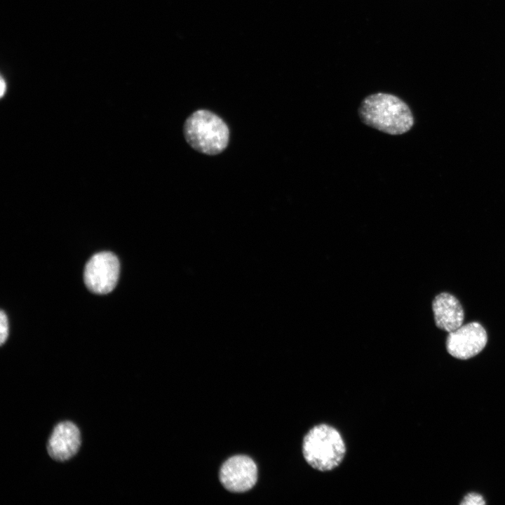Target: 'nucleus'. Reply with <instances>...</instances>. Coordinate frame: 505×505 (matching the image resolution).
Wrapping results in <instances>:
<instances>
[{
    "label": "nucleus",
    "mask_w": 505,
    "mask_h": 505,
    "mask_svg": "<svg viewBox=\"0 0 505 505\" xmlns=\"http://www.w3.org/2000/svg\"><path fill=\"white\" fill-rule=\"evenodd\" d=\"M358 115L364 124L393 135L404 134L414 125L409 106L389 93H377L365 97L360 105Z\"/></svg>",
    "instance_id": "f257e3e1"
},
{
    "label": "nucleus",
    "mask_w": 505,
    "mask_h": 505,
    "mask_svg": "<svg viewBox=\"0 0 505 505\" xmlns=\"http://www.w3.org/2000/svg\"><path fill=\"white\" fill-rule=\"evenodd\" d=\"M346 452L339 431L328 424L315 425L304 436L302 453L305 461L313 469L329 471L343 461Z\"/></svg>",
    "instance_id": "f03ea898"
},
{
    "label": "nucleus",
    "mask_w": 505,
    "mask_h": 505,
    "mask_svg": "<svg viewBox=\"0 0 505 505\" xmlns=\"http://www.w3.org/2000/svg\"><path fill=\"white\" fill-rule=\"evenodd\" d=\"M187 142L196 152L206 155L222 152L229 142V129L216 114L206 109L193 112L183 127Z\"/></svg>",
    "instance_id": "7ed1b4c3"
},
{
    "label": "nucleus",
    "mask_w": 505,
    "mask_h": 505,
    "mask_svg": "<svg viewBox=\"0 0 505 505\" xmlns=\"http://www.w3.org/2000/svg\"><path fill=\"white\" fill-rule=\"evenodd\" d=\"M120 263L111 252L93 255L86 264L83 273L87 288L96 294H107L114 290L118 282Z\"/></svg>",
    "instance_id": "20e7f679"
},
{
    "label": "nucleus",
    "mask_w": 505,
    "mask_h": 505,
    "mask_svg": "<svg viewBox=\"0 0 505 505\" xmlns=\"http://www.w3.org/2000/svg\"><path fill=\"white\" fill-rule=\"evenodd\" d=\"M487 342L484 327L478 322H471L449 332L446 349L453 357L466 360L483 351Z\"/></svg>",
    "instance_id": "39448f33"
},
{
    "label": "nucleus",
    "mask_w": 505,
    "mask_h": 505,
    "mask_svg": "<svg viewBox=\"0 0 505 505\" xmlns=\"http://www.w3.org/2000/svg\"><path fill=\"white\" fill-rule=\"evenodd\" d=\"M220 479L224 487L231 492L248 491L257 482V466L254 461L247 456L231 457L222 466Z\"/></svg>",
    "instance_id": "423d86ee"
},
{
    "label": "nucleus",
    "mask_w": 505,
    "mask_h": 505,
    "mask_svg": "<svg viewBox=\"0 0 505 505\" xmlns=\"http://www.w3.org/2000/svg\"><path fill=\"white\" fill-rule=\"evenodd\" d=\"M81 443V433L76 425L69 421L62 422L54 427L47 450L52 459L64 462L77 453Z\"/></svg>",
    "instance_id": "0eeeda50"
},
{
    "label": "nucleus",
    "mask_w": 505,
    "mask_h": 505,
    "mask_svg": "<svg viewBox=\"0 0 505 505\" xmlns=\"http://www.w3.org/2000/svg\"><path fill=\"white\" fill-rule=\"evenodd\" d=\"M434 321L437 328L450 332L462 325L464 312L459 301L448 292H441L432 302Z\"/></svg>",
    "instance_id": "6e6552de"
},
{
    "label": "nucleus",
    "mask_w": 505,
    "mask_h": 505,
    "mask_svg": "<svg viewBox=\"0 0 505 505\" xmlns=\"http://www.w3.org/2000/svg\"><path fill=\"white\" fill-rule=\"evenodd\" d=\"M462 505H484L485 501L483 497L478 493L471 492L465 495L460 502Z\"/></svg>",
    "instance_id": "1a4fd4ad"
},
{
    "label": "nucleus",
    "mask_w": 505,
    "mask_h": 505,
    "mask_svg": "<svg viewBox=\"0 0 505 505\" xmlns=\"http://www.w3.org/2000/svg\"><path fill=\"white\" fill-rule=\"evenodd\" d=\"M8 336V322L6 314L3 310L0 314V343L3 345Z\"/></svg>",
    "instance_id": "9d476101"
},
{
    "label": "nucleus",
    "mask_w": 505,
    "mask_h": 505,
    "mask_svg": "<svg viewBox=\"0 0 505 505\" xmlns=\"http://www.w3.org/2000/svg\"><path fill=\"white\" fill-rule=\"evenodd\" d=\"M0 86H1V96L2 97L4 95V93L6 91V82L2 77L1 78Z\"/></svg>",
    "instance_id": "9b49d317"
}]
</instances>
